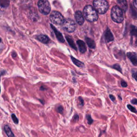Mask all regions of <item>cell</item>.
<instances>
[{
    "label": "cell",
    "mask_w": 137,
    "mask_h": 137,
    "mask_svg": "<svg viewBox=\"0 0 137 137\" xmlns=\"http://www.w3.org/2000/svg\"><path fill=\"white\" fill-rule=\"evenodd\" d=\"M83 13L85 18L89 22H93L98 19L97 11L91 5H86L84 9Z\"/></svg>",
    "instance_id": "6da1fadb"
},
{
    "label": "cell",
    "mask_w": 137,
    "mask_h": 137,
    "mask_svg": "<svg viewBox=\"0 0 137 137\" xmlns=\"http://www.w3.org/2000/svg\"><path fill=\"white\" fill-rule=\"evenodd\" d=\"M94 9L100 14H104L109 8V4L106 0H94L93 2Z\"/></svg>",
    "instance_id": "7a4b0ae2"
},
{
    "label": "cell",
    "mask_w": 137,
    "mask_h": 137,
    "mask_svg": "<svg viewBox=\"0 0 137 137\" xmlns=\"http://www.w3.org/2000/svg\"><path fill=\"white\" fill-rule=\"evenodd\" d=\"M111 17L114 22L120 23L124 19L123 11L118 6H115L111 9Z\"/></svg>",
    "instance_id": "3957f363"
},
{
    "label": "cell",
    "mask_w": 137,
    "mask_h": 137,
    "mask_svg": "<svg viewBox=\"0 0 137 137\" xmlns=\"http://www.w3.org/2000/svg\"><path fill=\"white\" fill-rule=\"evenodd\" d=\"M38 6L40 13L44 15H48L50 11V5L48 0H40Z\"/></svg>",
    "instance_id": "277c9868"
},
{
    "label": "cell",
    "mask_w": 137,
    "mask_h": 137,
    "mask_svg": "<svg viewBox=\"0 0 137 137\" xmlns=\"http://www.w3.org/2000/svg\"><path fill=\"white\" fill-rule=\"evenodd\" d=\"M50 20L53 23L56 25H62L65 19L59 12L54 11L50 15Z\"/></svg>",
    "instance_id": "5b68a950"
},
{
    "label": "cell",
    "mask_w": 137,
    "mask_h": 137,
    "mask_svg": "<svg viewBox=\"0 0 137 137\" xmlns=\"http://www.w3.org/2000/svg\"><path fill=\"white\" fill-rule=\"evenodd\" d=\"M63 29L69 33L74 32L77 29V25L74 20L71 19H65L62 25Z\"/></svg>",
    "instance_id": "8992f818"
},
{
    "label": "cell",
    "mask_w": 137,
    "mask_h": 137,
    "mask_svg": "<svg viewBox=\"0 0 137 137\" xmlns=\"http://www.w3.org/2000/svg\"><path fill=\"white\" fill-rule=\"evenodd\" d=\"M75 18L77 22L79 25H83L84 23V18L81 12L80 11H77L75 13Z\"/></svg>",
    "instance_id": "52a82bcc"
},
{
    "label": "cell",
    "mask_w": 137,
    "mask_h": 137,
    "mask_svg": "<svg viewBox=\"0 0 137 137\" xmlns=\"http://www.w3.org/2000/svg\"><path fill=\"white\" fill-rule=\"evenodd\" d=\"M127 56L133 64L137 66V55L135 53L129 52L127 54Z\"/></svg>",
    "instance_id": "ba28073f"
},
{
    "label": "cell",
    "mask_w": 137,
    "mask_h": 137,
    "mask_svg": "<svg viewBox=\"0 0 137 137\" xmlns=\"http://www.w3.org/2000/svg\"><path fill=\"white\" fill-rule=\"evenodd\" d=\"M105 36L106 41L107 42V43L114 40L113 35H112L111 32H110L109 29H107L105 33Z\"/></svg>",
    "instance_id": "9c48e42d"
},
{
    "label": "cell",
    "mask_w": 137,
    "mask_h": 137,
    "mask_svg": "<svg viewBox=\"0 0 137 137\" xmlns=\"http://www.w3.org/2000/svg\"><path fill=\"white\" fill-rule=\"evenodd\" d=\"M51 27H52L53 30H54V32L55 33V34L56 36V38L58 39V40H59L60 42H64V39L63 38V36H62V34H61V33L58 30L55 28V27H54L52 25H51Z\"/></svg>",
    "instance_id": "30bf717a"
},
{
    "label": "cell",
    "mask_w": 137,
    "mask_h": 137,
    "mask_svg": "<svg viewBox=\"0 0 137 137\" xmlns=\"http://www.w3.org/2000/svg\"><path fill=\"white\" fill-rule=\"evenodd\" d=\"M118 4L120 6V8L122 9V10L124 13L126 12L127 8H128L126 0H118Z\"/></svg>",
    "instance_id": "8fae6325"
},
{
    "label": "cell",
    "mask_w": 137,
    "mask_h": 137,
    "mask_svg": "<svg viewBox=\"0 0 137 137\" xmlns=\"http://www.w3.org/2000/svg\"><path fill=\"white\" fill-rule=\"evenodd\" d=\"M77 44L78 46L79 49L81 53H85L86 51V47L85 43L81 40H78L77 41Z\"/></svg>",
    "instance_id": "7c38bea8"
},
{
    "label": "cell",
    "mask_w": 137,
    "mask_h": 137,
    "mask_svg": "<svg viewBox=\"0 0 137 137\" xmlns=\"http://www.w3.org/2000/svg\"><path fill=\"white\" fill-rule=\"evenodd\" d=\"M37 39L40 41V42H42L43 44H48L49 41V39L47 35H39L37 36Z\"/></svg>",
    "instance_id": "4fadbf2b"
},
{
    "label": "cell",
    "mask_w": 137,
    "mask_h": 137,
    "mask_svg": "<svg viewBox=\"0 0 137 137\" xmlns=\"http://www.w3.org/2000/svg\"><path fill=\"white\" fill-rule=\"evenodd\" d=\"M71 59L72 60V62L74 63V64H75L78 67H79V68H83V67L84 66V65H85L84 63L80 61L79 60L76 59V58L74 57L73 56H71Z\"/></svg>",
    "instance_id": "5bb4252c"
},
{
    "label": "cell",
    "mask_w": 137,
    "mask_h": 137,
    "mask_svg": "<svg viewBox=\"0 0 137 137\" xmlns=\"http://www.w3.org/2000/svg\"><path fill=\"white\" fill-rule=\"evenodd\" d=\"M4 129L5 131V133L7 134V135L8 137H15L14 133L12 131L11 129L10 128L8 125H5Z\"/></svg>",
    "instance_id": "9a60e30c"
},
{
    "label": "cell",
    "mask_w": 137,
    "mask_h": 137,
    "mask_svg": "<svg viewBox=\"0 0 137 137\" xmlns=\"http://www.w3.org/2000/svg\"><path fill=\"white\" fill-rule=\"evenodd\" d=\"M86 43L88 45V46H89L90 48L94 49L95 48V46H96L95 43V42L92 40V39H91L89 38H86Z\"/></svg>",
    "instance_id": "2e32d148"
},
{
    "label": "cell",
    "mask_w": 137,
    "mask_h": 137,
    "mask_svg": "<svg viewBox=\"0 0 137 137\" xmlns=\"http://www.w3.org/2000/svg\"><path fill=\"white\" fill-rule=\"evenodd\" d=\"M66 38L67 41H68V42L69 45L71 46V47H72L73 49H75L76 50H77V47H76V46L75 44L74 43V41H73L71 38H70L69 36H66Z\"/></svg>",
    "instance_id": "e0dca14e"
},
{
    "label": "cell",
    "mask_w": 137,
    "mask_h": 137,
    "mask_svg": "<svg viewBox=\"0 0 137 137\" xmlns=\"http://www.w3.org/2000/svg\"><path fill=\"white\" fill-rule=\"evenodd\" d=\"M131 34L133 36L137 37V27L135 26H132L131 27Z\"/></svg>",
    "instance_id": "ac0fdd59"
},
{
    "label": "cell",
    "mask_w": 137,
    "mask_h": 137,
    "mask_svg": "<svg viewBox=\"0 0 137 137\" xmlns=\"http://www.w3.org/2000/svg\"><path fill=\"white\" fill-rule=\"evenodd\" d=\"M0 4L3 7H7L9 4V0H0Z\"/></svg>",
    "instance_id": "d6986e66"
},
{
    "label": "cell",
    "mask_w": 137,
    "mask_h": 137,
    "mask_svg": "<svg viewBox=\"0 0 137 137\" xmlns=\"http://www.w3.org/2000/svg\"><path fill=\"white\" fill-rule=\"evenodd\" d=\"M111 68L112 69L116 70L117 71L120 72L121 73H122V69L121 68V66L119 64H116L112 65L111 66Z\"/></svg>",
    "instance_id": "ffe728a7"
},
{
    "label": "cell",
    "mask_w": 137,
    "mask_h": 137,
    "mask_svg": "<svg viewBox=\"0 0 137 137\" xmlns=\"http://www.w3.org/2000/svg\"><path fill=\"white\" fill-rule=\"evenodd\" d=\"M127 107L131 111H132V112H134V113L137 114V110H136V109L135 107H134L132 106L131 105H127Z\"/></svg>",
    "instance_id": "44dd1931"
},
{
    "label": "cell",
    "mask_w": 137,
    "mask_h": 137,
    "mask_svg": "<svg viewBox=\"0 0 137 137\" xmlns=\"http://www.w3.org/2000/svg\"><path fill=\"white\" fill-rule=\"evenodd\" d=\"M86 117L88 124L90 125L92 124L93 122V120L92 119V118L91 117V116L90 115H87Z\"/></svg>",
    "instance_id": "7402d4cb"
},
{
    "label": "cell",
    "mask_w": 137,
    "mask_h": 137,
    "mask_svg": "<svg viewBox=\"0 0 137 137\" xmlns=\"http://www.w3.org/2000/svg\"><path fill=\"white\" fill-rule=\"evenodd\" d=\"M11 118H12V119H13V121H14V123L17 124H18V123H19V120H18V119L17 118L15 114H11Z\"/></svg>",
    "instance_id": "603a6c76"
},
{
    "label": "cell",
    "mask_w": 137,
    "mask_h": 137,
    "mask_svg": "<svg viewBox=\"0 0 137 137\" xmlns=\"http://www.w3.org/2000/svg\"><path fill=\"white\" fill-rule=\"evenodd\" d=\"M132 72V77L133 78H135L136 81H137V71L135 69H133Z\"/></svg>",
    "instance_id": "cb8c5ba5"
},
{
    "label": "cell",
    "mask_w": 137,
    "mask_h": 137,
    "mask_svg": "<svg viewBox=\"0 0 137 137\" xmlns=\"http://www.w3.org/2000/svg\"><path fill=\"white\" fill-rule=\"evenodd\" d=\"M63 110H64V109H63V107L62 106H59L57 108V111L61 114H63Z\"/></svg>",
    "instance_id": "d4e9b609"
},
{
    "label": "cell",
    "mask_w": 137,
    "mask_h": 137,
    "mask_svg": "<svg viewBox=\"0 0 137 137\" xmlns=\"http://www.w3.org/2000/svg\"><path fill=\"white\" fill-rule=\"evenodd\" d=\"M78 101H79V106L80 107H83L84 106V100L83 99V98H82V97H80V96L79 97Z\"/></svg>",
    "instance_id": "484cf974"
},
{
    "label": "cell",
    "mask_w": 137,
    "mask_h": 137,
    "mask_svg": "<svg viewBox=\"0 0 137 137\" xmlns=\"http://www.w3.org/2000/svg\"><path fill=\"white\" fill-rule=\"evenodd\" d=\"M73 120H74V121L75 122L78 121V120H79V116L77 114L75 115V116H74V118H73Z\"/></svg>",
    "instance_id": "4316f807"
},
{
    "label": "cell",
    "mask_w": 137,
    "mask_h": 137,
    "mask_svg": "<svg viewBox=\"0 0 137 137\" xmlns=\"http://www.w3.org/2000/svg\"><path fill=\"white\" fill-rule=\"evenodd\" d=\"M121 86L123 87H126L127 86V83H126L125 81H121Z\"/></svg>",
    "instance_id": "83f0119b"
},
{
    "label": "cell",
    "mask_w": 137,
    "mask_h": 137,
    "mask_svg": "<svg viewBox=\"0 0 137 137\" xmlns=\"http://www.w3.org/2000/svg\"><path fill=\"white\" fill-rule=\"evenodd\" d=\"M131 102L132 104L137 105V99H133V100H132V101Z\"/></svg>",
    "instance_id": "f1b7e54d"
},
{
    "label": "cell",
    "mask_w": 137,
    "mask_h": 137,
    "mask_svg": "<svg viewBox=\"0 0 137 137\" xmlns=\"http://www.w3.org/2000/svg\"><path fill=\"white\" fill-rule=\"evenodd\" d=\"M109 97H110V99L111 100V101H113V102H115V97L114 96V95H109Z\"/></svg>",
    "instance_id": "f546056e"
},
{
    "label": "cell",
    "mask_w": 137,
    "mask_h": 137,
    "mask_svg": "<svg viewBox=\"0 0 137 137\" xmlns=\"http://www.w3.org/2000/svg\"><path fill=\"white\" fill-rule=\"evenodd\" d=\"M133 4L136 9L137 10V0H134L133 1Z\"/></svg>",
    "instance_id": "4dcf8cb0"
},
{
    "label": "cell",
    "mask_w": 137,
    "mask_h": 137,
    "mask_svg": "<svg viewBox=\"0 0 137 137\" xmlns=\"http://www.w3.org/2000/svg\"><path fill=\"white\" fill-rule=\"evenodd\" d=\"M6 72L5 71H3L1 73V74H0V78H1V77L4 74H5ZM1 86H0V93H1Z\"/></svg>",
    "instance_id": "1f68e13d"
},
{
    "label": "cell",
    "mask_w": 137,
    "mask_h": 137,
    "mask_svg": "<svg viewBox=\"0 0 137 137\" xmlns=\"http://www.w3.org/2000/svg\"><path fill=\"white\" fill-rule=\"evenodd\" d=\"M45 90H46V88H45V86H42L40 87V90H41V91H45Z\"/></svg>",
    "instance_id": "d6a6232c"
},
{
    "label": "cell",
    "mask_w": 137,
    "mask_h": 137,
    "mask_svg": "<svg viewBox=\"0 0 137 137\" xmlns=\"http://www.w3.org/2000/svg\"><path fill=\"white\" fill-rule=\"evenodd\" d=\"M118 97H119V98H120V99H121L122 100V98H121V96H120V95H119V96H118Z\"/></svg>",
    "instance_id": "836d02e7"
},
{
    "label": "cell",
    "mask_w": 137,
    "mask_h": 137,
    "mask_svg": "<svg viewBox=\"0 0 137 137\" xmlns=\"http://www.w3.org/2000/svg\"><path fill=\"white\" fill-rule=\"evenodd\" d=\"M1 42V39H0V42Z\"/></svg>",
    "instance_id": "e575fe53"
}]
</instances>
